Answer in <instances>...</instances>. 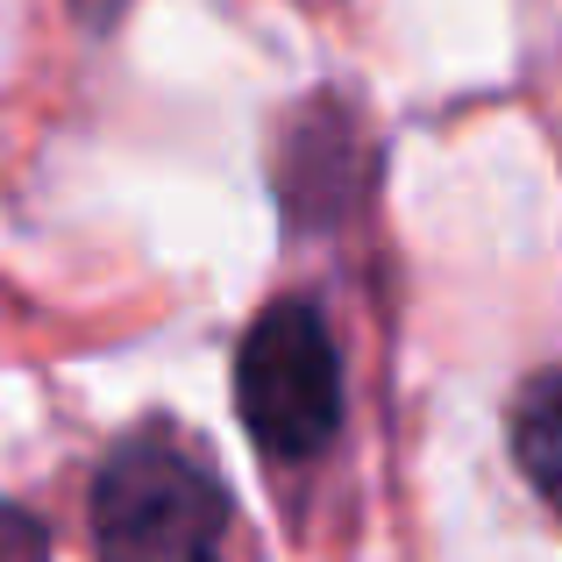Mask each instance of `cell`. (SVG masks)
<instances>
[{"label":"cell","mask_w":562,"mask_h":562,"mask_svg":"<svg viewBox=\"0 0 562 562\" xmlns=\"http://www.w3.org/2000/svg\"><path fill=\"white\" fill-rule=\"evenodd\" d=\"M228 492L171 435H136L93 477L100 562H228Z\"/></svg>","instance_id":"cell-1"},{"label":"cell","mask_w":562,"mask_h":562,"mask_svg":"<svg viewBox=\"0 0 562 562\" xmlns=\"http://www.w3.org/2000/svg\"><path fill=\"white\" fill-rule=\"evenodd\" d=\"M235 398L257 449H271L278 463H314L342 435V357L321 306L278 300L249 321L235 349Z\"/></svg>","instance_id":"cell-2"},{"label":"cell","mask_w":562,"mask_h":562,"mask_svg":"<svg viewBox=\"0 0 562 562\" xmlns=\"http://www.w3.org/2000/svg\"><path fill=\"white\" fill-rule=\"evenodd\" d=\"M513 456H520L527 484L562 513V363L527 378L513 398Z\"/></svg>","instance_id":"cell-3"},{"label":"cell","mask_w":562,"mask_h":562,"mask_svg":"<svg viewBox=\"0 0 562 562\" xmlns=\"http://www.w3.org/2000/svg\"><path fill=\"white\" fill-rule=\"evenodd\" d=\"M0 562H50L43 527L29 520V513H14V506H0Z\"/></svg>","instance_id":"cell-4"}]
</instances>
